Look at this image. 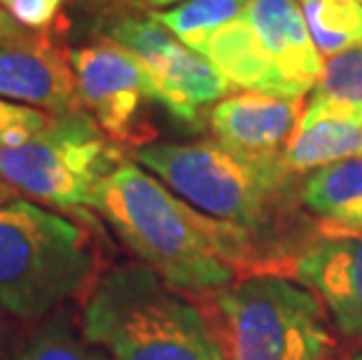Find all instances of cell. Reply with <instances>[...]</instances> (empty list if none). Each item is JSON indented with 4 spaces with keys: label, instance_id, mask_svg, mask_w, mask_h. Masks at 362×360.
Masks as SVG:
<instances>
[{
    "label": "cell",
    "instance_id": "cell-1",
    "mask_svg": "<svg viewBox=\"0 0 362 360\" xmlns=\"http://www.w3.org/2000/svg\"><path fill=\"white\" fill-rule=\"evenodd\" d=\"M91 209L175 290L227 288L248 250L245 229L192 209L141 164L122 162L107 173L98 182Z\"/></svg>",
    "mask_w": 362,
    "mask_h": 360
},
{
    "label": "cell",
    "instance_id": "cell-2",
    "mask_svg": "<svg viewBox=\"0 0 362 360\" xmlns=\"http://www.w3.org/2000/svg\"><path fill=\"white\" fill-rule=\"evenodd\" d=\"M82 332L112 360H227L204 313L136 262L112 267L94 283Z\"/></svg>",
    "mask_w": 362,
    "mask_h": 360
},
{
    "label": "cell",
    "instance_id": "cell-3",
    "mask_svg": "<svg viewBox=\"0 0 362 360\" xmlns=\"http://www.w3.org/2000/svg\"><path fill=\"white\" fill-rule=\"evenodd\" d=\"M94 274L96 250L78 222L21 197L0 206V306L12 318L52 316Z\"/></svg>",
    "mask_w": 362,
    "mask_h": 360
},
{
    "label": "cell",
    "instance_id": "cell-4",
    "mask_svg": "<svg viewBox=\"0 0 362 360\" xmlns=\"http://www.w3.org/2000/svg\"><path fill=\"white\" fill-rule=\"evenodd\" d=\"M202 57L232 87L283 98H304L322 73L297 0H248L241 17L208 40Z\"/></svg>",
    "mask_w": 362,
    "mask_h": 360
},
{
    "label": "cell",
    "instance_id": "cell-5",
    "mask_svg": "<svg viewBox=\"0 0 362 360\" xmlns=\"http://www.w3.org/2000/svg\"><path fill=\"white\" fill-rule=\"evenodd\" d=\"M227 360H325L332 335L309 288L257 274L215 297Z\"/></svg>",
    "mask_w": 362,
    "mask_h": 360
},
{
    "label": "cell",
    "instance_id": "cell-6",
    "mask_svg": "<svg viewBox=\"0 0 362 360\" xmlns=\"http://www.w3.org/2000/svg\"><path fill=\"white\" fill-rule=\"evenodd\" d=\"M134 157L192 209L248 234L267 227L272 197L288 178L245 162L215 139L145 143L134 150Z\"/></svg>",
    "mask_w": 362,
    "mask_h": 360
},
{
    "label": "cell",
    "instance_id": "cell-7",
    "mask_svg": "<svg viewBox=\"0 0 362 360\" xmlns=\"http://www.w3.org/2000/svg\"><path fill=\"white\" fill-rule=\"evenodd\" d=\"M122 164L91 115L80 108L52 120L28 141L0 150V180L30 202L54 209H91L98 182Z\"/></svg>",
    "mask_w": 362,
    "mask_h": 360
},
{
    "label": "cell",
    "instance_id": "cell-8",
    "mask_svg": "<svg viewBox=\"0 0 362 360\" xmlns=\"http://www.w3.org/2000/svg\"><path fill=\"white\" fill-rule=\"evenodd\" d=\"M105 37L141 61L150 78L155 103L185 124L199 122L206 105L225 98L232 87L211 61L185 47L150 14L112 17L105 26Z\"/></svg>",
    "mask_w": 362,
    "mask_h": 360
},
{
    "label": "cell",
    "instance_id": "cell-9",
    "mask_svg": "<svg viewBox=\"0 0 362 360\" xmlns=\"http://www.w3.org/2000/svg\"><path fill=\"white\" fill-rule=\"evenodd\" d=\"M71 66L80 105L115 143L141 148L145 139V110L155 103L145 68L129 50L101 37L71 50Z\"/></svg>",
    "mask_w": 362,
    "mask_h": 360
},
{
    "label": "cell",
    "instance_id": "cell-10",
    "mask_svg": "<svg viewBox=\"0 0 362 360\" xmlns=\"http://www.w3.org/2000/svg\"><path fill=\"white\" fill-rule=\"evenodd\" d=\"M304 98H283L264 91H243L213 105L211 129L215 141L269 171L283 175V152L304 115Z\"/></svg>",
    "mask_w": 362,
    "mask_h": 360
},
{
    "label": "cell",
    "instance_id": "cell-11",
    "mask_svg": "<svg viewBox=\"0 0 362 360\" xmlns=\"http://www.w3.org/2000/svg\"><path fill=\"white\" fill-rule=\"evenodd\" d=\"M0 98L49 115L80 110L71 52L47 33L0 45Z\"/></svg>",
    "mask_w": 362,
    "mask_h": 360
},
{
    "label": "cell",
    "instance_id": "cell-12",
    "mask_svg": "<svg viewBox=\"0 0 362 360\" xmlns=\"http://www.w3.org/2000/svg\"><path fill=\"white\" fill-rule=\"evenodd\" d=\"M297 279L325 302L339 330L362 339V232H337L297 257Z\"/></svg>",
    "mask_w": 362,
    "mask_h": 360
},
{
    "label": "cell",
    "instance_id": "cell-13",
    "mask_svg": "<svg viewBox=\"0 0 362 360\" xmlns=\"http://www.w3.org/2000/svg\"><path fill=\"white\" fill-rule=\"evenodd\" d=\"M302 204L339 232H362V155L322 166L306 178Z\"/></svg>",
    "mask_w": 362,
    "mask_h": 360
},
{
    "label": "cell",
    "instance_id": "cell-14",
    "mask_svg": "<svg viewBox=\"0 0 362 360\" xmlns=\"http://www.w3.org/2000/svg\"><path fill=\"white\" fill-rule=\"evenodd\" d=\"M362 155V122L320 117L299 124L283 152L285 173H313L341 159Z\"/></svg>",
    "mask_w": 362,
    "mask_h": 360
},
{
    "label": "cell",
    "instance_id": "cell-15",
    "mask_svg": "<svg viewBox=\"0 0 362 360\" xmlns=\"http://www.w3.org/2000/svg\"><path fill=\"white\" fill-rule=\"evenodd\" d=\"M320 117L362 122V45L329 57L322 64V73L311 89L302 120L311 122Z\"/></svg>",
    "mask_w": 362,
    "mask_h": 360
},
{
    "label": "cell",
    "instance_id": "cell-16",
    "mask_svg": "<svg viewBox=\"0 0 362 360\" xmlns=\"http://www.w3.org/2000/svg\"><path fill=\"white\" fill-rule=\"evenodd\" d=\"M245 5L248 0H182L178 5L152 10L148 14L178 37L185 47L202 54L208 40L220 28L241 17Z\"/></svg>",
    "mask_w": 362,
    "mask_h": 360
},
{
    "label": "cell",
    "instance_id": "cell-17",
    "mask_svg": "<svg viewBox=\"0 0 362 360\" xmlns=\"http://www.w3.org/2000/svg\"><path fill=\"white\" fill-rule=\"evenodd\" d=\"M302 14L320 57L362 45V5L353 0H302Z\"/></svg>",
    "mask_w": 362,
    "mask_h": 360
},
{
    "label": "cell",
    "instance_id": "cell-18",
    "mask_svg": "<svg viewBox=\"0 0 362 360\" xmlns=\"http://www.w3.org/2000/svg\"><path fill=\"white\" fill-rule=\"evenodd\" d=\"M10 360H112L84 332H78L66 318L54 316L42 325Z\"/></svg>",
    "mask_w": 362,
    "mask_h": 360
},
{
    "label": "cell",
    "instance_id": "cell-19",
    "mask_svg": "<svg viewBox=\"0 0 362 360\" xmlns=\"http://www.w3.org/2000/svg\"><path fill=\"white\" fill-rule=\"evenodd\" d=\"M52 120L49 112L0 98V150L28 141Z\"/></svg>",
    "mask_w": 362,
    "mask_h": 360
},
{
    "label": "cell",
    "instance_id": "cell-20",
    "mask_svg": "<svg viewBox=\"0 0 362 360\" xmlns=\"http://www.w3.org/2000/svg\"><path fill=\"white\" fill-rule=\"evenodd\" d=\"M64 3L66 0H10L5 10L24 28L33 33H45L59 21Z\"/></svg>",
    "mask_w": 362,
    "mask_h": 360
},
{
    "label": "cell",
    "instance_id": "cell-21",
    "mask_svg": "<svg viewBox=\"0 0 362 360\" xmlns=\"http://www.w3.org/2000/svg\"><path fill=\"white\" fill-rule=\"evenodd\" d=\"M14 320L17 318H12L10 313L0 306V360H10L21 349V344H24Z\"/></svg>",
    "mask_w": 362,
    "mask_h": 360
},
{
    "label": "cell",
    "instance_id": "cell-22",
    "mask_svg": "<svg viewBox=\"0 0 362 360\" xmlns=\"http://www.w3.org/2000/svg\"><path fill=\"white\" fill-rule=\"evenodd\" d=\"M30 33H33V30L21 26L19 21L14 19L3 5H0V45H10V42L24 40V37H28Z\"/></svg>",
    "mask_w": 362,
    "mask_h": 360
},
{
    "label": "cell",
    "instance_id": "cell-23",
    "mask_svg": "<svg viewBox=\"0 0 362 360\" xmlns=\"http://www.w3.org/2000/svg\"><path fill=\"white\" fill-rule=\"evenodd\" d=\"M141 5H148L152 10H164V7H171V5H178L182 0H136Z\"/></svg>",
    "mask_w": 362,
    "mask_h": 360
},
{
    "label": "cell",
    "instance_id": "cell-24",
    "mask_svg": "<svg viewBox=\"0 0 362 360\" xmlns=\"http://www.w3.org/2000/svg\"><path fill=\"white\" fill-rule=\"evenodd\" d=\"M12 199H19V194L14 192V190L7 185L5 180H0V206L7 204V202H12Z\"/></svg>",
    "mask_w": 362,
    "mask_h": 360
},
{
    "label": "cell",
    "instance_id": "cell-25",
    "mask_svg": "<svg viewBox=\"0 0 362 360\" xmlns=\"http://www.w3.org/2000/svg\"><path fill=\"white\" fill-rule=\"evenodd\" d=\"M353 360H362V351H360V354H358L356 358H353Z\"/></svg>",
    "mask_w": 362,
    "mask_h": 360
},
{
    "label": "cell",
    "instance_id": "cell-26",
    "mask_svg": "<svg viewBox=\"0 0 362 360\" xmlns=\"http://www.w3.org/2000/svg\"><path fill=\"white\" fill-rule=\"evenodd\" d=\"M7 3H10V0H0V5H3V7H5Z\"/></svg>",
    "mask_w": 362,
    "mask_h": 360
},
{
    "label": "cell",
    "instance_id": "cell-27",
    "mask_svg": "<svg viewBox=\"0 0 362 360\" xmlns=\"http://www.w3.org/2000/svg\"><path fill=\"white\" fill-rule=\"evenodd\" d=\"M353 3H358V5H362V0H353Z\"/></svg>",
    "mask_w": 362,
    "mask_h": 360
}]
</instances>
